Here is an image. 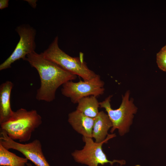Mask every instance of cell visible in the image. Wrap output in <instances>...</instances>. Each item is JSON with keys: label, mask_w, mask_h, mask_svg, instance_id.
Here are the masks:
<instances>
[{"label": "cell", "mask_w": 166, "mask_h": 166, "mask_svg": "<svg viewBox=\"0 0 166 166\" xmlns=\"http://www.w3.org/2000/svg\"><path fill=\"white\" fill-rule=\"evenodd\" d=\"M112 127V124L108 115L103 111L99 112L94 118L92 138L95 139L96 143L103 142L108 134L109 130Z\"/></svg>", "instance_id": "cell-11"}, {"label": "cell", "mask_w": 166, "mask_h": 166, "mask_svg": "<svg viewBox=\"0 0 166 166\" xmlns=\"http://www.w3.org/2000/svg\"><path fill=\"white\" fill-rule=\"evenodd\" d=\"M94 119L76 110L69 114L68 121L72 128L83 136L92 138Z\"/></svg>", "instance_id": "cell-9"}, {"label": "cell", "mask_w": 166, "mask_h": 166, "mask_svg": "<svg viewBox=\"0 0 166 166\" xmlns=\"http://www.w3.org/2000/svg\"><path fill=\"white\" fill-rule=\"evenodd\" d=\"M0 144L8 150L13 149L20 152L36 166H50L43 153L41 142L38 139L22 144L11 139L1 130Z\"/></svg>", "instance_id": "cell-8"}, {"label": "cell", "mask_w": 166, "mask_h": 166, "mask_svg": "<svg viewBox=\"0 0 166 166\" xmlns=\"http://www.w3.org/2000/svg\"><path fill=\"white\" fill-rule=\"evenodd\" d=\"M42 123L41 116L36 110L20 108L13 112L5 122L0 124V130L11 139L20 142L29 141L32 133Z\"/></svg>", "instance_id": "cell-2"}, {"label": "cell", "mask_w": 166, "mask_h": 166, "mask_svg": "<svg viewBox=\"0 0 166 166\" xmlns=\"http://www.w3.org/2000/svg\"><path fill=\"white\" fill-rule=\"evenodd\" d=\"M156 62L159 68L166 72V45L157 54Z\"/></svg>", "instance_id": "cell-14"}, {"label": "cell", "mask_w": 166, "mask_h": 166, "mask_svg": "<svg viewBox=\"0 0 166 166\" xmlns=\"http://www.w3.org/2000/svg\"><path fill=\"white\" fill-rule=\"evenodd\" d=\"M116 136L115 134H108L104 141L99 143L94 142L92 138L83 136V140L85 143L83 148L75 150L71 155L76 162L88 166H98L99 164L104 165L108 163L112 165L116 162L122 165L125 164V161L124 160H109L102 148L104 144Z\"/></svg>", "instance_id": "cell-5"}, {"label": "cell", "mask_w": 166, "mask_h": 166, "mask_svg": "<svg viewBox=\"0 0 166 166\" xmlns=\"http://www.w3.org/2000/svg\"><path fill=\"white\" fill-rule=\"evenodd\" d=\"M104 85V82L100 76L97 74L89 80L67 81L62 85L61 91L62 94L69 98L72 103L76 104L84 97L102 95L105 91Z\"/></svg>", "instance_id": "cell-6"}, {"label": "cell", "mask_w": 166, "mask_h": 166, "mask_svg": "<svg viewBox=\"0 0 166 166\" xmlns=\"http://www.w3.org/2000/svg\"><path fill=\"white\" fill-rule=\"evenodd\" d=\"M8 0H0V9H3L7 7L9 5Z\"/></svg>", "instance_id": "cell-15"}, {"label": "cell", "mask_w": 166, "mask_h": 166, "mask_svg": "<svg viewBox=\"0 0 166 166\" xmlns=\"http://www.w3.org/2000/svg\"><path fill=\"white\" fill-rule=\"evenodd\" d=\"M122 165H120L119 166H122Z\"/></svg>", "instance_id": "cell-18"}, {"label": "cell", "mask_w": 166, "mask_h": 166, "mask_svg": "<svg viewBox=\"0 0 166 166\" xmlns=\"http://www.w3.org/2000/svg\"><path fill=\"white\" fill-rule=\"evenodd\" d=\"M26 2H28L29 3L30 5L33 8H35L36 6V2L37 0H25Z\"/></svg>", "instance_id": "cell-16"}, {"label": "cell", "mask_w": 166, "mask_h": 166, "mask_svg": "<svg viewBox=\"0 0 166 166\" xmlns=\"http://www.w3.org/2000/svg\"><path fill=\"white\" fill-rule=\"evenodd\" d=\"M27 166H33L30 163H27L26 164Z\"/></svg>", "instance_id": "cell-17"}, {"label": "cell", "mask_w": 166, "mask_h": 166, "mask_svg": "<svg viewBox=\"0 0 166 166\" xmlns=\"http://www.w3.org/2000/svg\"><path fill=\"white\" fill-rule=\"evenodd\" d=\"M77 104L76 110L89 117L94 118L99 113L100 102L96 96H91L84 97Z\"/></svg>", "instance_id": "cell-12"}, {"label": "cell", "mask_w": 166, "mask_h": 166, "mask_svg": "<svg viewBox=\"0 0 166 166\" xmlns=\"http://www.w3.org/2000/svg\"><path fill=\"white\" fill-rule=\"evenodd\" d=\"M20 37L19 40L11 55L0 65V70L11 67V65L18 60L25 61L27 55L35 51L36 30L28 24H23L15 29Z\"/></svg>", "instance_id": "cell-7"}, {"label": "cell", "mask_w": 166, "mask_h": 166, "mask_svg": "<svg viewBox=\"0 0 166 166\" xmlns=\"http://www.w3.org/2000/svg\"><path fill=\"white\" fill-rule=\"evenodd\" d=\"M13 83L7 81L0 86V124L6 121L12 115L10 97Z\"/></svg>", "instance_id": "cell-10"}, {"label": "cell", "mask_w": 166, "mask_h": 166, "mask_svg": "<svg viewBox=\"0 0 166 166\" xmlns=\"http://www.w3.org/2000/svg\"><path fill=\"white\" fill-rule=\"evenodd\" d=\"M25 61L35 68L39 75L40 85L36 96L39 101H53L55 98L56 91L60 86L77 78V76L45 58L42 53H38L35 51L27 55Z\"/></svg>", "instance_id": "cell-1"}, {"label": "cell", "mask_w": 166, "mask_h": 166, "mask_svg": "<svg viewBox=\"0 0 166 166\" xmlns=\"http://www.w3.org/2000/svg\"><path fill=\"white\" fill-rule=\"evenodd\" d=\"M45 59L55 63L66 71L78 76L83 80H89L96 74L88 67L84 60L83 53L79 57H72L62 50L58 45V37L56 36L48 48L41 53Z\"/></svg>", "instance_id": "cell-3"}, {"label": "cell", "mask_w": 166, "mask_h": 166, "mask_svg": "<svg viewBox=\"0 0 166 166\" xmlns=\"http://www.w3.org/2000/svg\"><path fill=\"white\" fill-rule=\"evenodd\" d=\"M130 92L127 91L124 95H122L121 103L119 108L113 109L110 104L113 96L110 95L104 101L100 102L101 108H104L107 113L112 124L110 132L113 133L117 129L119 134L123 136L129 130L132 123L133 114L137 112V108L133 103L132 98L129 99Z\"/></svg>", "instance_id": "cell-4"}, {"label": "cell", "mask_w": 166, "mask_h": 166, "mask_svg": "<svg viewBox=\"0 0 166 166\" xmlns=\"http://www.w3.org/2000/svg\"><path fill=\"white\" fill-rule=\"evenodd\" d=\"M28 161L27 158L17 156L0 144V166H25Z\"/></svg>", "instance_id": "cell-13"}]
</instances>
